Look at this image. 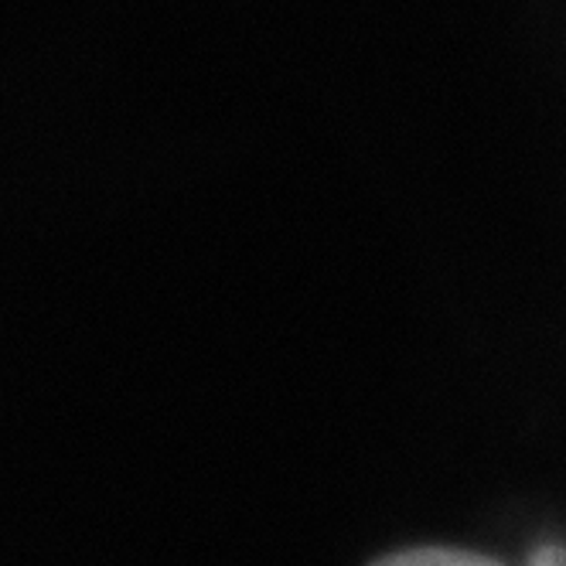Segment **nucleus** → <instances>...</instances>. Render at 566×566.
Returning a JSON list of instances; mask_svg holds the SVG:
<instances>
[{"instance_id": "f257e3e1", "label": "nucleus", "mask_w": 566, "mask_h": 566, "mask_svg": "<svg viewBox=\"0 0 566 566\" xmlns=\"http://www.w3.org/2000/svg\"><path fill=\"white\" fill-rule=\"evenodd\" d=\"M376 566H502V563L461 549H413V553H396Z\"/></svg>"}, {"instance_id": "f03ea898", "label": "nucleus", "mask_w": 566, "mask_h": 566, "mask_svg": "<svg viewBox=\"0 0 566 566\" xmlns=\"http://www.w3.org/2000/svg\"><path fill=\"white\" fill-rule=\"evenodd\" d=\"M530 566H566V549H559V546H543V549L530 559Z\"/></svg>"}]
</instances>
